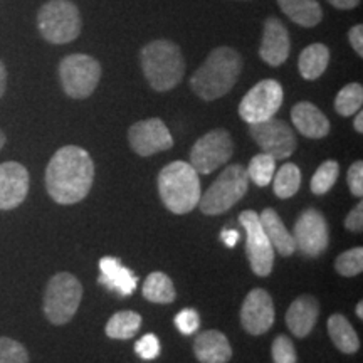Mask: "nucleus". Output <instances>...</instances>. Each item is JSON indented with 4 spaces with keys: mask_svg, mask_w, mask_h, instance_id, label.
Instances as JSON below:
<instances>
[{
    "mask_svg": "<svg viewBox=\"0 0 363 363\" xmlns=\"http://www.w3.org/2000/svg\"><path fill=\"white\" fill-rule=\"evenodd\" d=\"M94 163L84 148H59L45 169V189L54 202L72 206L83 201L93 187Z\"/></svg>",
    "mask_w": 363,
    "mask_h": 363,
    "instance_id": "1",
    "label": "nucleus"
},
{
    "mask_svg": "<svg viewBox=\"0 0 363 363\" xmlns=\"http://www.w3.org/2000/svg\"><path fill=\"white\" fill-rule=\"evenodd\" d=\"M240 71L242 57L233 48H217L208 54L203 65L190 78V88L203 101H214L225 96L234 88Z\"/></svg>",
    "mask_w": 363,
    "mask_h": 363,
    "instance_id": "2",
    "label": "nucleus"
},
{
    "mask_svg": "<svg viewBox=\"0 0 363 363\" xmlns=\"http://www.w3.org/2000/svg\"><path fill=\"white\" fill-rule=\"evenodd\" d=\"M140 62L150 86L160 93L174 89L185 74L184 54L169 39H157L145 45Z\"/></svg>",
    "mask_w": 363,
    "mask_h": 363,
    "instance_id": "3",
    "label": "nucleus"
},
{
    "mask_svg": "<svg viewBox=\"0 0 363 363\" xmlns=\"http://www.w3.org/2000/svg\"><path fill=\"white\" fill-rule=\"evenodd\" d=\"M158 192L163 206L174 214H189L201 201V180L187 162H172L158 175Z\"/></svg>",
    "mask_w": 363,
    "mask_h": 363,
    "instance_id": "4",
    "label": "nucleus"
},
{
    "mask_svg": "<svg viewBox=\"0 0 363 363\" xmlns=\"http://www.w3.org/2000/svg\"><path fill=\"white\" fill-rule=\"evenodd\" d=\"M38 27L48 43L59 45L79 38L83 21L71 0H49L39 9Z\"/></svg>",
    "mask_w": 363,
    "mask_h": 363,
    "instance_id": "5",
    "label": "nucleus"
},
{
    "mask_svg": "<svg viewBox=\"0 0 363 363\" xmlns=\"http://www.w3.org/2000/svg\"><path fill=\"white\" fill-rule=\"evenodd\" d=\"M247 189L249 175L246 167L234 163V165L225 167L207 192L201 195L199 207L207 216L224 214L246 195Z\"/></svg>",
    "mask_w": 363,
    "mask_h": 363,
    "instance_id": "6",
    "label": "nucleus"
},
{
    "mask_svg": "<svg viewBox=\"0 0 363 363\" xmlns=\"http://www.w3.org/2000/svg\"><path fill=\"white\" fill-rule=\"evenodd\" d=\"M83 299V284L71 272H57L44 293V315L52 325H66L76 315Z\"/></svg>",
    "mask_w": 363,
    "mask_h": 363,
    "instance_id": "7",
    "label": "nucleus"
},
{
    "mask_svg": "<svg viewBox=\"0 0 363 363\" xmlns=\"http://www.w3.org/2000/svg\"><path fill=\"white\" fill-rule=\"evenodd\" d=\"M59 78L69 98H89L101 79V65L88 54H71L59 65Z\"/></svg>",
    "mask_w": 363,
    "mask_h": 363,
    "instance_id": "8",
    "label": "nucleus"
},
{
    "mask_svg": "<svg viewBox=\"0 0 363 363\" xmlns=\"http://www.w3.org/2000/svg\"><path fill=\"white\" fill-rule=\"evenodd\" d=\"M234 153V142L229 131L217 128L199 138L190 152V165L197 174L208 175L225 165Z\"/></svg>",
    "mask_w": 363,
    "mask_h": 363,
    "instance_id": "9",
    "label": "nucleus"
},
{
    "mask_svg": "<svg viewBox=\"0 0 363 363\" xmlns=\"http://www.w3.org/2000/svg\"><path fill=\"white\" fill-rule=\"evenodd\" d=\"M284 99V91L276 79H262L247 91L239 104V115L249 125L274 118Z\"/></svg>",
    "mask_w": 363,
    "mask_h": 363,
    "instance_id": "10",
    "label": "nucleus"
},
{
    "mask_svg": "<svg viewBox=\"0 0 363 363\" xmlns=\"http://www.w3.org/2000/svg\"><path fill=\"white\" fill-rule=\"evenodd\" d=\"M249 135L259 145L262 153H267L274 160L289 158L298 145L291 126L278 118H269L266 121L249 125Z\"/></svg>",
    "mask_w": 363,
    "mask_h": 363,
    "instance_id": "11",
    "label": "nucleus"
},
{
    "mask_svg": "<svg viewBox=\"0 0 363 363\" xmlns=\"http://www.w3.org/2000/svg\"><path fill=\"white\" fill-rule=\"evenodd\" d=\"M240 225L246 230V252L252 271L261 278L271 274L274 264V249L262 230L259 214L254 211H244L239 216Z\"/></svg>",
    "mask_w": 363,
    "mask_h": 363,
    "instance_id": "12",
    "label": "nucleus"
},
{
    "mask_svg": "<svg viewBox=\"0 0 363 363\" xmlns=\"http://www.w3.org/2000/svg\"><path fill=\"white\" fill-rule=\"evenodd\" d=\"M291 234L296 249L308 257L321 256L330 244L328 222L316 208H308L299 216Z\"/></svg>",
    "mask_w": 363,
    "mask_h": 363,
    "instance_id": "13",
    "label": "nucleus"
},
{
    "mask_svg": "<svg viewBox=\"0 0 363 363\" xmlns=\"http://www.w3.org/2000/svg\"><path fill=\"white\" fill-rule=\"evenodd\" d=\"M128 142L135 153L140 157L155 155L158 152H165L174 147L169 128L160 118H148V120L136 121L128 130Z\"/></svg>",
    "mask_w": 363,
    "mask_h": 363,
    "instance_id": "14",
    "label": "nucleus"
},
{
    "mask_svg": "<svg viewBox=\"0 0 363 363\" xmlns=\"http://www.w3.org/2000/svg\"><path fill=\"white\" fill-rule=\"evenodd\" d=\"M240 323L249 335H262L274 323V303L264 289H252L244 299Z\"/></svg>",
    "mask_w": 363,
    "mask_h": 363,
    "instance_id": "15",
    "label": "nucleus"
},
{
    "mask_svg": "<svg viewBox=\"0 0 363 363\" xmlns=\"http://www.w3.org/2000/svg\"><path fill=\"white\" fill-rule=\"evenodd\" d=\"M30 177L24 165L6 162L0 165V211H12L26 201Z\"/></svg>",
    "mask_w": 363,
    "mask_h": 363,
    "instance_id": "16",
    "label": "nucleus"
},
{
    "mask_svg": "<svg viewBox=\"0 0 363 363\" xmlns=\"http://www.w3.org/2000/svg\"><path fill=\"white\" fill-rule=\"evenodd\" d=\"M289 51H291V43L284 24L276 17H267L259 48L261 59L266 65L278 67L288 59Z\"/></svg>",
    "mask_w": 363,
    "mask_h": 363,
    "instance_id": "17",
    "label": "nucleus"
},
{
    "mask_svg": "<svg viewBox=\"0 0 363 363\" xmlns=\"http://www.w3.org/2000/svg\"><path fill=\"white\" fill-rule=\"evenodd\" d=\"M318 313H320V305H318L316 298L310 296V294H303V296L294 299L291 306L288 308L286 325L294 337L305 338L311 333L318 320Z\"/></svg>",
    "mask_w": 363,
    "mask_h": 363,
    "instance_id": "18",
    "label": "nucleus"
},
{
    "mask_svg": "<svg viewBox=\"0 0 363 363\" xmlns=\"http://www.w3.org/2000/svg\"><path fill=\"white\" fill-rule=\"evenodd\" d=\"M291 120L296 130L306 138H325L330 133V121L320 108L310 101L294 104L291 110Z\"/></svg>",
    "mask_w": 363,
    "mask_h": 363,
    "instance_id": "19",
    "label": "nucleus"
},
{
    "mask_svg": "<svg viewBox=\"0 0 363 363\" xmlns=\"http://www.w3.org/2000/svg\"><path fill=\"white\" fill-rule=\"evenodd\" d=\"M99 271L101 274H99L98 283L106 286L111 291H116L120 296H130L138 284V278L116 257H103L99 261Z\"/></svg>",
    "mask_w": 363,
    "mask_h": 363,
    "instance_id": "20",
    "label": "nucleus"
},
{
    "mask_svg": "<svg viewBox=\"0 0 363 363\" xmlns=\"http://www.w3.org/2000/svg\"><path fill=\"white\" fill-rule=\"evenodd\" d=\"M194 353L201 363H227L233 357V347L224 333L207 330L195 338Z\"/></svg>",
    "mask_w": 363,
    "mask_h": 363,
    "instance_id": "21",
    "label": "nucleus"
},
{
    "mask_svg": "<svg viewBox=\"0 0 363 363\" xmlns=\"http://www.w3.org/2000/svg\"><path fill=\"white\" fill-rule=\"evenodd\" d=\"M259 220L272 249L284 257L293 256L294 251H296V244H294L293 234L286 229L278 212L272 211V208H264L259 214Z\"/></svg>",
    "mask_w": 363,
    "mask_h": 363,
    "instance_id": "22",
    "label": "nucleus"
},
{
    "mask_svg": "<svg viewBox=\"0 0 363 363\" xmlns=\"http://www.w3.org/2000/svg\"><path fill=\"white\" fill-rule=\"evenodd\" d=\"M328 65H330V49L321 43L308 45V48L303 49V52L299 54V59H298L299 74L308 81H315L320 78V76L326 71Z\"/></svg>",
    "mask_w": 363,
    "mask_h": 363,
    "instance_id": "23",
    "label": "nucleus"
},
{
    "mask_svg": "<svg viewBox=\"0 0 363 363\" xmlns=\"http://www.w3.org/2000/svg\"><path fill=\"white\" fill-rule=\"evenodd\" d=\"M281 11L301 27H315L323 19V11L316 0H278Z\"/></svg>",
    "mask_w": 363,
    "mask_h": 363,
    "instance_id": "24",
    "label": "nucleus"
},
{
    "mask_svg": "<svg viewBox=\"0 0 363 363\" xmlns=\"http://www.w3.org/2000/svg\"><path fill=\"white\" fill-rule=\"evenodd\" d=\"M328 333L330 338L333 340L335 347H337L342 353L352 355V353H357L358 348H360V340H358L355 328H353L350 321H348L343 315H340V313L330 316Z\"/></svg>",
    "mask_w": 363,
    "mask_h": 363,
    "instance_id": "25",
    "label": "nucleus"
},
{
    "mask_svg": "<svg viewBox=\"0 0 363 363\" xmlns=\"http://www.w3.org/2000/svg\"><path fill=\"white\" fill-rule=\"evenodd\" d=\"M143 296L152 303H160V305H169L175 301L177 291L172 279L165 272L155 271L145 279L143 283Z\"/></svg>",
    "mask_w": 363,
    "mask_h": 363,
    "instance_id": "26",
    "label": "nucleus"
},
{
    "mask_svg": "<svg viewBox=\"0 0 363 363\" xmlns=\"http://www.w3.org/2000/svg\"><path fill=\"white\" fill-rule=\"evenodd\" d=\"M142 316L135 311L115 313L106 323V335L113 340H130L138 333Z\"/></svg>",
    "mask_w": 363,
    "mask_h": 363,
    "instance_id": "27",
    "label": "nucleus"
},
{
    "mask_svg": "<svg viewBox=\"0 0 363 363\" xmlns=\"http://www.w3.org/2000/svg\"><path fill=\"white\" fill-rule=\"evenodd\" d=\"M274 180V194L279 199H289L299 190L301 185V172L294 163H284L281 169L276 172Z\"/></svg>",
    "mask_w": 363,
    "mask_h": 363,
    "instance_id": "28",
    "label": "nucleus"
},
{
    "mask_svg": "<svg viewBox=\"0 0 363 363\" xmlns=\"http://www.w3.org/2000/svg\"><path fill=\"white\" fill-rule=\"evenodd\" d=\"M363 88L360 83H350L340 89L335 98V110L342 116H352L362 110Z\"/></svg>",
    "mask_w": 363,
    "mask_h": 363,
    "instance_id": "29",
    "label": "nucleus"
},
{
    "mask_svg": "<svg viewBox=\"0 0 363 363\" xmlns=\"http://www.w3.org/2000/svg\"><path fill=\"white\" fill-rule=\"evenodd\" d=\"M247 175L257 187H266L272 182V177H274L276 172V160L267 153H259L249 162Z\"/></svg>",
    "mask_w": 363,
    "mask_h": 363,
    "instance_id": "30",
    "label": "nucleus"
},
{
    "mask_svg": "<svg viewBox=\"0 0 363 363\" xmlns=\"http://www.w3.org/2000/svg\"><path fill=\"white\" fill-rule=\"evenodd\" d=\"M340 175V165L335 160H326L320 165L311 179V192L316 195H323L333 187Z\"/></svg>",
    "mask_w": 363,
    "mask_h": 363,
    "instance_id": "31",
    "label": "nucleus"
},
{
    "mask_svg": "<svg viewBox=\"0 0 363 363\" xmlns=\"http://www.w3.org/2000/svg\"><path fill=\"white\" fill-rule=\"evenodd\" d=\"M335 269L345 278H352V276L360 274L363 271V249L355 247L350 251L340 254L335 261Z\"/></svg>",
    "mask_w": 363,
    "mask_h": 363,
    "instance_id": "32",
    "label": "nucleus"
},
{
    "mask_svg": "<svg viewBox=\"0 0 363 363\" xmlns=\"http://www.w3.org/2000/svg\"><path fill=\"white\" fill-rule=\"evenodd\" d=\"M0 363H29V353L22 343L0 337Z\"/></svg>",
    "mask_w": 363,
    "mask_h": 363,
    "instance_id": "33",
    "label": "nucleus"
},
{
    "mask_svg": "<svg viewBox=\"0 0 363 363\" xmlns=\"http://www.w3.org/2000/svg\"><path fill=\"white\" fill-rule=\"evenodd\" d=\"M272 353V362L274 363H296L298 355L296 348L291 340H289L286 335H279L278 338H274L271 347Z\"/></svg>",
    "mask_w": 363,
    "mask_h": 363,
    "instance_id": "34",
    "label": "nucleus"
},
{
    "mask_svg": "<svg viewBox=\"0 0 363 363\" xmlns=\"http://www.w3.org/2000/svg\"><path fill=\"white\" fill-rule=\"evenodd\" d=\"M135 352L136 355L142 357L143 360H153V358L160 355V342H158L155 335L148 333L136 342Z\"/></svg>",
    "mask_w": 363,
    "mask_h": 363,
    "instance_id": "35",
    "label": "nucleus"
},
{
    "mask_svg": "<svg viewBox=\"0 0 363 363\" xmlns=\"http://www.w3.org/2000/svg\"><path fill=\"white\" fill-rule=\"evenodd\" d=\"M201 320H199V313L187 308V310H182L179 315L175 316V326L179 328L180 333L184 335H194L199 330Z\"/></svg>",
    "mask_w": 363,
    "mask_h": 363,
    "instance_id": "36",
    "label": "nucleus"
},
{
    "mask_svg": "<svg viewBox=\"0 0 363 363\" xmlns=\"http://www.w3.org/2000/svg\"><path fill=\"white\" fill-rule=\"evenodd\" d=\"M348 187H350V192L355 195V197H362L363 195V163L358 160L353 163L347 174Z\"/></svg>",
    "mask_w": 363,
    "mask_h": 363,
    "instance_id": "37",
    "label": "nucleus"
},
{
    "mask_svg": "<svg viewBox=\"0 0 363 363\" xmlns=\"http://www.w3.org/2000/svg\"><path fill=\"white\" fill-rule=\"evenodd\" d=\"M345 227H347L348 230H352V233H362L363 229V203L362 202L347 216Z\"/></svg>",
    "mask_w": 363,
    "mask_h": 363,
    "instance_id": "38",
    "label": "nucleus"
},
{
    "mask_svg": "<svg viewBox=\"0 0 363 363\" xmlns=\"http://www.w3.org/2000/svg\"><path fill=\"white\" fill-rule=\"evenodd\" d=\"M348 39H350V44L358 56H363V26L357 24L353 26L348 33Z\"/></svg>",
    "mask_w": 363,
    "mask_h": 363,
    "instance_id": "39",
    "label": "nucleus"
},
{
    "mask_svg": "<svg viewBox=\"0 0 363 363\" xmlns=\"http://www.w3.org/2000/svg\"><path fill=\"white\" fill-rule=\"evenodd\" d=\"M220 239L224 240L227 247H234L235 244H238V240H239V233H238V230H234V229H225V230H222Z\"/></svg>",
    "mask_w": 363,
    "mask_h": 363,
    "instance_id": "40",
    "label": "nucleus"
},
{
    "mask_svg": "<svg viewBox=\"0 0 363 363\" xmlns=\"http://www.w3.org/2000/svg\"><path fill=\"white\" fill-rule=\"evenodd\" d=\"M333 7L342 9V11H350V9H355L360 0H328Z\"/></svg>",
    "mask_w": 363,
    "mask_h": 363,
    "instance_id": "41",
    "label": "nucleus"
},
{
    "mask_svg": "<svg viewBox=\"0 0 363 363\" xmlns=\"http://www.w3.org/2000/svg\"><path fill=\"white\" fill-rule=\"evenodd\" d=\"M6 88H7V69L6 66H4V62L0 61V98H2L4 93H6Z\"/></svg>",
    "mask_w": 363,
    "mask_h": 363,
    "instance_id": "42",
    "label": "nucleus"
},
{
    "mask_svg": "<svg viewBox=\"0 0 363 363\" xmlns=\"http://www.w3.org/2000/svg\"><path fill=\"white\" fill-rule=\"evenodd\" d=\"M355 115H357V118H355V121H353V126H355V130L358 131V133H362V131H363V113H362V110L357 111Z\"/></svg>",
    "mask_w": 363,
    "mask_h": 363,
    "instance_id": "43",
    "label": "nucleus"
},
{
    "mask_svg": "<svg viewBox=\"0 0 363 363\" xmlns=\"http://www.w3.org/2000/svg\"><path fill=\"white\" fill-rule=\"evenodd\" d=\"M357 315H358V318H360V320H362V318H363V301H360V303H358V305H357Z\"/></svg>",
    "mask_w": 363,
    "mask_h": 363,
    "instance_id": "44",
    "label": "nucleus"
},
{
    "mask_svg": "<svg viewBox=\"0 0 363 363\" xmlns=\"http://www.w3.org/2000/svg\"><path fill=\"white\" fill-rule=\"evenodd\" d=\"M6 135H4V131L2 130H0V150H2L4 148V145H6Z\"/></svg>",
    "mask_w": 363,
    "mask_h": 363,
    "instance_id": "45",
    "label": "nucleus"
}]
</instances>
